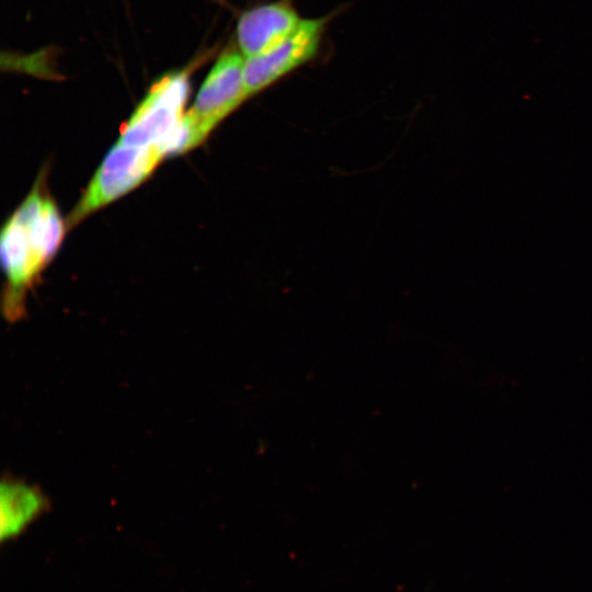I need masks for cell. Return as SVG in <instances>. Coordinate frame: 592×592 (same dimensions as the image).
Listing matches in <instances>:
<instances>
[{
    "label": "cell",
    "instance_id": "cell-1",
    "mask_svg": "<svg viewBox=\"0 0 592 592\" xmlns=\"http://www.w3.org/2000/svg\"><path fill=\"white\" fill-rule=\"evenodd\" d=\"M43 180L39 175L0 236L1 262L7 277L3 311L9 320L23 316L27 291L53 260L67 229Z\"/></svg>",
    "mask_w": 592,
    "mask_h": 592
},
{
    "label": "cell",
    "instance_id": "cell-2",
    "mask_svg": "<svg viewBox=\"0 0 592 592\" xmlns=\"http://www.w3.org/2000/svg\"><path fill=\"white\" fill-rule=\"evenodd\" d=\"M189 95L185 72L164 76L149 90L121 130L118 143L158 146L167 157L180 153V129Z\"/></svg>",
    "mask_w": 592,
    "mask_h": 592
},
{
    "label": "cell",
    "instance_id": "cell-3",
    "mask_svg": "<svg viewBox=\"0 0 592 592\" xmlns=\"http://www.w3.org/2000/svg\"><path fill=\"white\" fill-rule=\"evenodd\" d=\"M164 158L167 153L161 147L130 146L116 141L68 216L67 229L137 187Z\"/></svg>",
    "mask_w": 592,
    "mask_h": 592
},
{
    "label": "cell",
    "instance_id": "cell-4",
    "mask_svg": "<svg viewBox=\"0 0 592 592\" xmlns=\"http://www.w3.org/2000/svg\"><path fill=\"white\" fill-rule=\"evenodd\" d=\"M247 99L244 57L235 49H227L215 62L193 106L184 115L191 149L201 145Z\"/></svg>",
    "mask_w": 592,
    "mask_h": 592
},
{
    "label": "cell",
    "instance_id": "cell-5",
    "mask_svg": "<svg viewBox=\"0 0 592 592\" xmlns=\"http://www.w3.org/2000/svg\"><path fill=\"white\" fill-rule=\"evenodd\" d=\"M326 26V18L301 19L297 29L282 42L264 53L244 58L248 98L312 60L320 50Z\"/></svg>",
    "mask_w": 592,
    "mask_h": 592
},
{
    "label": "cell",
    "instance_id": "cell-6",
    "mask_svg": "<svg viewBox=\"0 0 592 592\" xmlns=\"http://www.w3.org/2000/svg\"><path fill=\"white\" fill-rule=\"evenodd\" d=\"M301 18L287 1H275L244 11L237 22L240 53L249 58L272 48L299 25Z\"/></svg>",
    "mask_w": 592,
    "mask_h": 592
},
{
    "label": "cell",
    "instance_id": "cell-7",
    "mask_svg": "<svg viewBox=\"0 0 592 592\" xmlns=\"http://www.w3.org/2000/svg\"><path fill=\"white\" fill-rule=\"evenodd\" d=\"M47 509L41 491L18 481H3L1 487V542L21 535Z\"/></svg>",
    "mask_w": 592,
    "mask_h": 592
}]
</instances>
